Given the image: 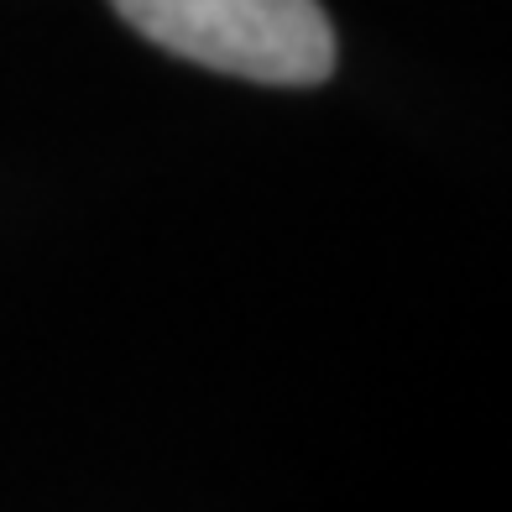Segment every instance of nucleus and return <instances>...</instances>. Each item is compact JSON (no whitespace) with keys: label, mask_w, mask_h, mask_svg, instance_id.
<instances>
[{"label":"nucleus","mask_w":512,"mask_h":512,"mask_svg":"<svg viewBox=\"0 0 512 512\" xmlns=\"http://www.w3.org/2000/svg\"><path fill=\"white\" fill-rule=\"evenodd\" d=\"M131 32L209 74L309 89L335 74L340 42L319 0H110Z\"/></svg>","instance_id":"obj_1"}]
</instances>
